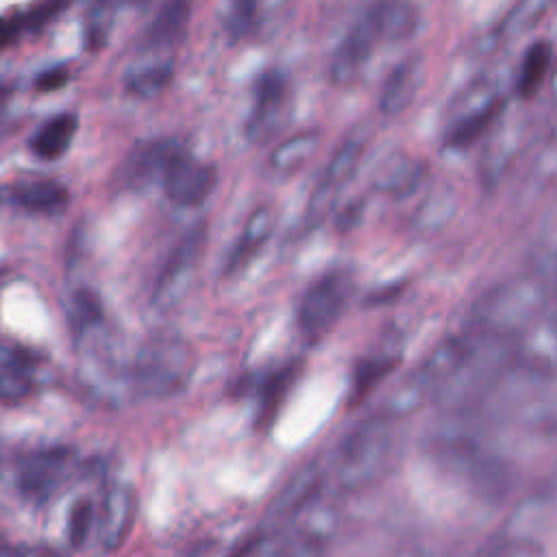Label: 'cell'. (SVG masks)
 <instances>
[{
  "label": "cell",
  "instance_id": "24",
  "mask_svg": "<svg viewBox=\"0 0 557 557\" xmlns=\"http://www.w3.org/2000/svg\"><path fill=\"white\" fill-rule=\"evenodd\" d=\"M76 128L78 120L74 113H59L37 128V133L30 137V150L39 159H59L67 152Z\"/></svg>",
  "mask_w": 557,
  "mask_h": 557
},
{
  "label": "cell",
  "instance_id": "42",
  "mask_svg": "<svg viewBox=\"0 0 557 557\" xmlns=\"http://www.w3.org/2000/svg\"><path fill=\"white\" fill-rule=\"evenodd\" d=\"M17 546L9 544V542H0V557H15Z\"/></svg>",
  "mask_w": 557,
  "mask_h": 557
},
{
  "label": "cell",
  "instance_id": "11",
  "mask_svg": "<svg viewBox=\"0 0 557 557\" xmlns=\"http://www.w3.org/2000/svg\"><path fill=\"white\" fill-rule=\"evenodd\" d=\"M503 98L490 83H479L455 104L453 117L444 131V144L448 148H466L479 139L500 115Z\"/></svg>",
  "mask_w": 557,
  "mask_h": 557
},
{
  "label": "cell",
  "instance_id": "1",
  "mask_svg": "<svg viewBox=\"0 0 557 557\" xmlns=\"http://www.w3.org/2000/svg\"><path fill=\"white\" fill-rule=\"evenodd\" d=\"M548 300L550 287L542 270L498 281L470 307L466 331L509 346L546 315Z\"/></svg>",
  "mask_w": 557,
  "mask_h": 557
},
{
  "label": "cell",
  "instance_id": "32",
  "mask_svg": "<svg viewBox=\"0 0 557 557\" xmlns=\"http://www.w3.org/2000/svg\"><path fill=\"white\" fill-rule=\"evenodd\" d=\"M479 557H546V553L531 537H505L490 544Z\"/></svg>",
  "mask_w": 557,
  "mask_h": 557
},
{
  "label": "cell",
  "instance_id": "18",
  "mask_svg": "<svg viewBox=\"0 0 557 557\" xmlns=\"http://www.w3.org/2000/svg\"><path fill=\"white\" fill-rule=\"evenodd\" d=\"M65 461H67V453L61 448L39 450L35 455H28L20 466V474H17L20 490L26 496L46 498L57 485L65 468Z\"/></svg>",
  "mask_w": 557,
  "mask_h": 557
},
{
  "label": "cell",
  "instance_id": "22",
  "mask_svg": "<svg viewBox=\"0 0 557 557\" xmlns=\"http://www.w3.org/2000/svg\"><path fill=\"white\" fill-rule=\"evenodd\" d=\"M189 11L191 7L187 2H168L163 4L152 22L148 24L144 37H141V48L144 50H161L174 46L187 28L189 22Z\"/></svg>",
  "mask_w": 557,
  "mask_h": 557
},
{
  "label": "cell",
  "instance_id": "34",
  "mask_svg": "<svg viewBox=\"0 0 557 557\" xmlns=\"http://www.w3.org/2000/svg\"><path fill=\"white\" fill-rule=\"evenodd\" d=\"M255 22H257V4L255 2H235V4H231L228 13L224 17V26L233 39L246 37L255 28Z\"/></svg>",
  "mask_w": 557,
  "mask_h": 557
},
{
  "label": "cell",
  "instance_id": "43",
  "mask_svg": "<svg viewBox=\"0 0 557 557\" xmlns=\"http://www.w3.org/2000/svg\"><path fill=\"white\" fill-rule=\"evenodd\" d=\"M11 28H9V24L4 22V20H0V41H4L7 39V33H9Z\"/></svg>",
  "mask_w": 557,
  "mask_h": 557
},
{
  "label": "cell",
  "instance_id": "14",
  "mask_svg": "<svg viewBox=\"0 0 557 557\" xmlns=\"http://www.w3.org/2000/svg\"><path fill=\"white\" fill-rule=\"evenodd\" d=\"M135 518V498L131 487L126 485H111L96 513V540L104 553L117 550L133 527Z\"/></svg>",
  "mask_w": 557,
  "mask_h": 557
},
{
  "label": "cell",
  "instance_id": "21",
  "mask_svg": "<svg viewBox=\"0 0 557 557\" xmlns=\"http://www.w3.org/2000/svg\"><path fill=\"white\" fill-rule=\"evenodd\" d=\"M426 174V168L422 161H416L411 157H392L374 174V185L396 198H407L416 194V189L422 185V178Z\"/></svg>",
  "mask_w": 557,
  "mask_h": 557
},
{
  "label": "cell",
  "instance_id": "28",
  "mask_svg": "<svg viewBox=\"0 0 557 557\" xmlns=\"http://www.w3.org/2000/svg\"><path fill=\"white\" fill-rule=\"evenodd\" d=\"M98 507L89 498H78L67 516V540L74 548H83L91 533H96Z\"/></svg>",
  "mask_w": 557,
  "mask_h": 557
},
{
  "label": "cell",
  "instance_id": "27",
  "mask_svg": "<svg viewBox=\"0 0 557 557\" xmlns=\"http://www.w3.org/2000/svg\"><path fill=\"white\" fill-rule=\"evenodd\" d=\"M172 76H174L172 61H154L144 67L131 70L126 74L124 85L137 98H154L170 85Z\"/></svg>",
  "mask_w": 557,
  "mask_h": 557
},
{
  "label": "cell",
  "instance_id": "2",
  "mask_svg": "<svg viewBox=\"0 0 557 557\" xmlns=\"http://www.w3.org/2000/svg\"><path fill=\"white\" fill-rule=\"evenodd\" d=\"M431 461L485 503H500L513 487V470L505 457L468 433H437L429 440Z\"/></svg>",
  "mask_w": 557,
  "mask_h": 557
},
{
  "label": "cell",
  "instance_id": "30",
  "mask_svg": "<svg viewBox=\"0 0 557 557\" xmlns=\"http://www.w3.org/2000/svg\"><path fill=\"white\" fill-rule=\"evenodd\" d=\"M529 178L535 187L548 185L557 178V126L553 128V133L540 146V152L531 163Z\"/></svg>",
  "mask_w": 557,
  "mask_h": 557
},
{
  "label": "cell",
  "instance_id": "26",
  "mask_svg": "<svg viewBox=\"0 0 557 557\" xmlns=\"http://www.w3.org/2000/svg\"><path fill=\"white\" fill-rule=\"evenodd\" d=\"M555 63L553 57V48L548 41H535L527 48L518 76H516V91L520 98H531L540 85L544 83V78L548 76L550 67Z\"/></svg>",
  "mask_w": 557,
  "mask_h": 557
},
{
  "label": "cell",
  "instance_id": "6",
  "mask_svg": "<svg viewBox=\"0 0 557 557\" xmlns=\"http://www.w3.org/2000/svg\"><path fill=\"white\" fill-rule=\"evenodd\" d=\"M339 529V503L320 492L287 520V533L278 540V557H324Z\"/></svg>",
  "mask_w": 557,
  "mask_h": 557
},
{
  "label": "cell",
  "instance_id": "3",
  "mask_svg": "<svg viewBox=\"0 0 557 557\" xmlns=\"http://www.w3.org/2000/svg\"><path fill=\"white\" fill-rule=\"evenodd\" d=\"M394 422V418L376 413L344 435L333 463L335 483L342 492H361L383 479L396 455Z\"/></svg>",
  "mask_w": 557,
  "mask_h": 557
},
{
  "label": "cell",
  "instance_id": "23",
  "mask_svg": "<svg viewBox=\"0 0 557 557\" xmlns=\"http://www.w3.org/2000/svg\"><path fill=\"white\" fill-rule=\"evenodd\" d=\"M370 11L376 22L381 41L409 39L420 24V13L409 2H376L370 4Z\"/></svg>",
  "mask_w": 557,
  "mask_h": 557
},
{
  "label": "cell",
  "instance_id": "12",
  "mask_svg": "<svg viewBox=\"0 0 557 557\" xmlns=\"http://www.w3.org/2000/svg\"><path fill=\"white\" fill-rule=\"evenodd\" d=\"M381 41L376 22L372 17L370 7L352 22V26L348 28V33L344 35V39L339 41V46L333 52L331 65H329V76L333 81V85L337 87H346L352 85L359 74L363 72L366 63L370 61L376 44Z\"/></svg>",
  "mask_w": 557,
  "mask_h": 557
},
{
  "label": "cell",
  "instance_id": "37",
  "mask_svg": "<svg viewBox=\"0 0 557 557\" xmlns=\"http://www.w3.org/2000/svg\"><path fill=\"white\" fill-rule=\"evenodd\" d=\"M233 557H278V540L259 535L242 546Z\"/></svg>",
  "mask_w": 557,
  "mask_h": 557
},
{
  "label": "cell",
  "instance_id": "5",
  "mask_svg": "<svg viewBox=\"0 0 557 557\" xmlns=\"http://www.w3.org/2000/svg\"><path fill=\"white\" fill-rule=\"evenodd\" d=\"M196 368L194 348L178 335H152L137 350L128 370L135 396L161 400L181 394Z\"/></svg>",
  "mask_w": 557,
  "mask_h": 557
},
{
  "label": "cell",
  "instance_id": "25",
  "mask_svg": "<svg viewBox=\"0 0 557 557\" xmlns=\"http://www.w3.org/2000/svg\"><path fill=\"white\" fill-rule=\"evenodd\" d=\"M318 131H300L287 139H283L270 154V168L278 174H292L300 170L320 146Z\"/></svg>",
  "mask_w": 557,
  "mask_h": 557
},
{
  "label": "cell",
  "instance_id": "9",
  "mask_svg": "<svg viewBox=\"0 0 557 557\" xmlns=\"http://www.w3.org/2000/svg\"><path fill=\"white\" fill-rule=\"evenodd\" d=\"M363 148H366V137L361 133H352L333 152L307 202L305 224L309 228L320 224L333 211L342 189L348 185V181L355 176L359 168Z\"/></svg>",
  "mask_w": 557,
  "mask_h": 557
},
{
  "label": "cell",
  "instance_id": "8",
  "mask_svg": "<svg viewBox=\"0 0 557 557\" xmlns=\"http://www.w3.org/2000/svg\"><path fill=\"white\" fill-rule=\"evenodd\" d=\"M352 296V278L346 270L322 274L300 298L298 326L309 337H320L342 318Z\"/></svg>",
  "mask_w": 557,
  "mask_h": 557
},
{
  "label": "cell",
  "instance_id": "17",
  "mask_svg": "<svg viewBox=\"0 0 557 557\" xmlns=\"http://www.w3.org/2000/svg\"><path fill=\"white\" fill-rule=\"evenodd\" d=\"M276 226V211L270 205H259L246 220L242 235L237 239V244L233 246L228 259H226V268L224 274H235L239 272L244 265H248V261L263 248V244L270 239V235L274 233Z\"/></svg>",
  "mask_w": 557,
  "mask_h": 557
},
{
  "label": "cell",
  "instance_id": "36",
  "mask_svg": "<svg viewBox=\"0 0 557 557\" xmlns=\"http://www.w3.org/2000/svg\"><path fill=\"white\" fill-rule=\"evenodd\" d=\"M33 363L35 357L28 350L15 346H0V366H4V370L26 372V368H33Z\"/></svg>",
  "mask_w": 557,
  "mask_h": 557
},
{
  "label": "cell",
  "instance_id": "19",
  "mask_svg": "<svg viewBox=\"0 0 557 557\" xmlns=\"http://www.w3.org/2000/svg\"><path fill=\"white\" fill-rule=\"evenodd\" d=\"M11 200L30 213L57 215L63 213L70 202V191L54 178H24L13 185Z\"/></svg>",
  "mask_w": 557,
  "mask_h": 557
},
{
  "label": "cell",
  "instance_id": "16",
  "mask_svg": "<svg viewBox=\"0 0 557 557\" xmlns=\"http://www.w3.org/2000/svg\"><path fill=\"white\" fill-rule=\"evenodd\" d=\"M424 76V63L420 57L411 54L398 61L385 76L379 94V109L385 115H398L411 107L416 100Z\"/></svg>",
  "mask_w": 557,
  "mask_h": 557
},
{
  "label": "cell",
  "instance_id": "44",
  "mask_svg": "<svg viewBox=\"0 0 557 557\" xmlns=\"http://www.w3.org/2000/svg\"><path fill=\"white\" fill-rule=\"evenodd\" d=\"M555 91H557V61H555Z\"/></svg>",
  "mask_w": 557,
  "mask_h": 557
},
{
  "label": "cell",
  "instance_id": "41",
  "mask_svg": "<svg viewBox=\"0 0 557 557\" xmlns=\"http://www.w3.org/2000/svg\"><path fill=\"white\" fill-rule=\"evenodd\" d=\"M383 557H429L420 546H398L385 553Z\"/></svg>",
  "mask_w": 557,
  "mask_h": 557
},
{
  "label": "cell",
  "instance_id": "15",
  "mask_svg": "<svg viewBox=\"0 0 557 557\" xmlns=\"http://www.w3.org/2000/svg\"><path fill=\"white\" fill-rule=\"evenodd\" d=\"M181 152H183V146L174 139L146 141L128 154L122 170V178L128 187H135V189L163 183L170 165Z\"/></svg>",
  "mask_w": 557,
  "mask_h": 557
},
{
  "label": "cell",
  "instance_id": "39",
  "mask_svg": "<svg viewBox=\"0 0 557 557\" xmlns=\"http://www.w3.org/2000/svg\"><path fill=\"white\" fill-rule=\"evenodd\" d=\"M67 81V70L65 67H50L46 72H41L37 78H35V87L39 91H54L59 87H63Z\"/></svg>",
  "mask_w": 557,
  "mask_h": 557
},
{
  "label": "cell",
  "instance_id": "29",
  "mask_svg": "<svg viewBox=\"0 0 557 557\" xmlns=\"http://www.w3.org/2000/svg\"><path fill=\"white\" fill-rule=\"evenodd\" d=\"M294 381V368L287 366L278 372H272L263 385H261V403H259V420H270L274 416V411L278 409L285 389L289 387V383Z\"/></svg>",
  "mask_w": 557,
  "mask_h": 557
},
{
  "label": "cell",
  "instance_id": "7",
  "mask_svg": "<svg viewBox=\"0 0 557 557\" xmlns=\"http://www.w3.org/2000/svg\"><path fill=\"white\" fill-rule=\"evenodd\" d=\"M207 246V226L205 222L191 226L170 252L157 283L152 289V307L161 313L178 307L191 292Z\"/></svg>",
  "mask_w": 557,
  "mask_h": 557
},
{
  "label": "cell",
  "instance_id": "35",
  "mask_svg": "<svg viewBox=\"0 0 557 557\" xmlns=\"http://www.w3.org/2000/svg\"><path fill=\"white\" fill-rule=\"evenodd\" d=\"M30 394V381L26 372L4 370L0 372V400H22Z\"/></svg>",
  "mask_w": 557,
  "mask_h": 557
},
{
  "label": "cell",
  "instance_id": "20",
  "mask_svg": "<svg viewBox=\"0 0 557 557\" xmlns=\"http://www.w3.org/2000/svg\"><path fill=\"white\" fill-rule=\"evenodd\" d=\"M320 492H322V470L318 463H307L294 476H289L283 490L274 496L270 505V516L287 522L300 507H305Z\"/></svg>",
  "mask_w": 557,
  "mask_h": 557
},
{
  "label": "cell",
  "instance_id": "13",
  "mask_svg": "<svg viewBox=\"0 0 557 557\" xmlns=\"http://www.w3.org/2000/svg\"><path fill=\"white\" fill-rule=\"evenodd\" d=\"M218 183V172L211 163L198 161L185 150L170 165L163 187L168 198L181 207L202 205Z\"/></svg>",
  "mask_w": 557,
  "mask_h": 557
},
{
  "label": "cell",
  "instance_id": "10",
  "mask_svg": "<svg viewBox=\"0 0 557 557\" xmlns=\"http://www.w3.org/2000/svg\"><path fill=\"white\" fill-rule=\"evenodd\" d=\"M292 98L285 76L276 70H268L255 85L252 109L246 120V137L255 144L274 139L289 120Z\"/></svg>",
  "mask_w": 557,
  "mask_h": 557
},
{
  "label": "cell",
  "instance_id": "4",
  "mask_svg": "<svg viewBox=\"0 0 557 557\" xmlns=\"http://www.w3.org/2000/svg\"><path fill=\"white\" fill-rule=\"evenodd\" d=\"M492 407L537 433H557V372L537 374L509 363L485 389Z\"/></svg>",
  "mask_w": 557,
  "mask_h": 557
},
{
  "label": "cell",
  "instance_id": "33",
  "mask_svg": "<svg viewBox=\"0 0 557 557\" xmlns=\"http://www.w3.org/2000/svg\"><path fill=\"white\" fill-rule=\"evenodd\" d=\"M392 359H366L357 366L352 379V398H361L387 370H392Z\"/></svg>",
  "mask_w": 557,
  "mask_h": 557
},
{
  "label": "cell",
  "instance_id": "38",
  "mask_svg": "<svg viewBox=\"0 0 557 557\" xmlns=\"http://www.w3.org/2000/svg\"><path fill=\"white\" fill-rule=\"evenodd\" d=\"M65 4H59V2H48V4H37L35 9H30L26 15H24V24L30 26V28H39L44 24H48L59 11H63Z\"/></svg>",
  "mask_w": 557,
  "mask_h": 557
},
{
  "label": "cell",
  "instance_id": "31",
  "mask_svg": "<svg viewBox=\"0 0 557 557\" xmlns=\"http://www.w3.org/2000/svg\"><path fill=\"white\" fill-rule=\"evenodd\" d=\"M111 17H113V7L107 2L94 4L87 15H85V39L87 48L98 50L107 41V33L111 30Z\"/></svg>",
  "mask_w": 557,
  "mask_h": 557
},
{
  "label": "cell",
  "instance_id": "40",
  "mask_svg": "<svg viewBox=\"0 0 557 557\" xmlns=\"http://www.w3.org/2000/svg\"><path fill=\"white\" fill-rule=\"evenodd\" d=\"M15 557H67V555L52 546H17Z\"/></svg>",
  "mask_w": 557,
  "mask_h": 557
}]
</instances>
